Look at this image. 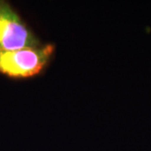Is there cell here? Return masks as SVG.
<instances>
[{
    "mask_svg": "<svg viewBox=\"0 0 151 151\" xmlns=\"http://www.w3.org/2000/svg\"><path fill=\"white\" fill-rule=\"evenodd\" d=\"M54 45L16 50H0V72L16 78H25L39 74L49 62Z\"/></svg>",
    "mask_w": 151,
    "mask_h": 151,
    "instance_id": "6da1fadb",
    "label": "cell"
},
{
    "mask_svg": "<svg viewBox=\"0 0 151 151\" xmlns=\"http://www.w3.org/2000/svg\"><path fill=\"white\" fill-rule=\"evenodd\" d=\"M40 43L8 3L0 1V50L36 48Z\"/></svg>",
    "mask_w": 151,
    "mask_h": 151,
    "instance_id": "7a4b0ae2",
    "label": "cell"
}]
</instances>
